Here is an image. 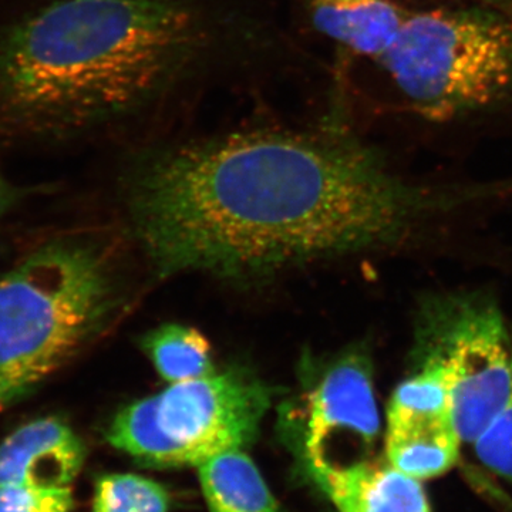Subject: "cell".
Masks as SVG:
<instances>
[{
  "mask_svg": "<svg viewBox=\"0 0 512 512\" xmlns=\"http://www.w3.org/2000/svg\"><path fill=\"white\" fill-rule=\"evenodd\" d=\"M137 238L161 275H244L379 247L429 194L343 128L248 130L163 148L128 183Z\"/></svg>",
  "mask_w": 512,
  "mask_h": 512,
  "instance_id": "obj_1",
  "label": "cell"
},
{
  "mask_svg": "<svg viewBox=\"0 0 512 512\" xmlns=\"http://www.w3.org/2000/svg\"><path fill=\"white\" fill-rule=\"evenodd\" d=\"M181 0H52L0 28V141L57 144L146 106L200 46Z\"/></svg>",
  "mask_w": 512,
  "mask_h": 512,
  "instance_id": "obj_2",
  "label": "cell"
},
{
  "mask_svg": "<svg viewBox=\"0 0 512 512\" xmlns=\"http://www.w3.org/2000/svg\"><path fill=\"white\" fill-rule=\"evenodd\" d=\"M116 306L106 256L56 238L0 276V396L23 399L103 329Z\"/></svg>",
  "mask_w": 512,
  "mask_h": 512,
  "instance_id": "obj_3",
  "label": "cell"
},
{
  "mask_svg": "<svg viewBox=\"0 0 512 512\" xmlns=\"http://www.w3.org/2000/svg\"><path fill=\"white\" fill-rule=\"evenodd\" d=\"M379 62L421 119H463L512 96V18L483 5L406 13Z\"/></svg>",
  "mask_w": 512,
  "mask_h": 512,
  "instance_id": "obj_4",
  "label": "cell"
},
{
  "mask_svg": "<svg viewBox=\"0 0 512 512\" xmlns=\"http://www.w3.org/2000/svg\"><path fill=\"white\" fill-rule=\"evenodd\" d=\"M414 362L443 370L458 436L467 444L493 423L512 387V335L490 296H433L421 306Z\"/></svg>",
  "mask_w": 512,
  "mask_h": 512,
  "instance_id": "obj_5",
  "label": "cell"
},
{
  "mask_svg": "<svg viewBox=\"0 0 512 512\" xmlns=\"http://www.w3.org/2000/svg\"><path fill=\"white\" fill-rule=\"evenodd\" d=\"M271 387L239 369L171 384L158 394L161 429L184 454L187 466L198 467L229 451L254 443L271 407Z\"/></svg>",
  "mask_w": 512,
  "mask_h": 512,
  "instance_id": "obj_6",
  "label": "cell"
},
{
  "mask_svg": "<svg viewBox=\"0 0 512 512\" xmlns=\"http://www.w3.org/2000/svg\"><path fill=\"white\" fill-rule=\"evenodd\" d=\"M413 365L387 407L386 456L397 470L423 481L456 466L463 441L443 370L427 360Z\"/></svg>",
  "mask_w": 512,
  "mask_h": 512,
  "instance_id": "obj_7",
  "label": "cell"
},
{
  "mask_svg": "<svg viewBox=\"0 0 512 512\" xmlns=\"http://www.w3.org/2000/svg\"><path fill=\"white\" fill-rule=\"evenodd\" d=\"M296 412L305 460H328L339 439L372 446L380 417L369 356L352 350L320 366L306 379Z\"/></svg>",
  "mask_w": 512,
  "mask_h": 512,
  "instance_id": "obj_8",
  "label": "cell"
},
{
  "mask_svg": "<svg viewBox=\"0 0 512 512\" xmlns=\"http://www.w3.org/2000/svg\"><path fill=\"white\" fill-rule=\"evenodd\" d=\"M306 468L339 512H431L417 478L386 464L360 460H305Z\"/></svg>",
  "mask_w": 512,
  "mask_h": 512,
  "instance_id": "obj_9",
  "label": "cell"
},
{
  "mask_svg": "<svg viewBox=\"0 0 512 512\" xmlns=\"http://www.w3.org/2000/svg\"><path fill=\"white\" fill-rule=\"evenodd\" d=\"M86 447L59 417L23 424L0 443V484L67 487L82 471Z\"/></svg>",
  "mask_w": 512,
  "mask_h": 512,
  "instance_id": "obj_10",
  "label": "cell"
},
{
  "mask_svg": "<svg viewBox=\"0 0 512 512\" xmlns=\"http://www.w3.org/2000/svg\"><path fill=\"white\" fill-rule=\"evenodd\" d=\"M306 5L320 33L377 60L392 46L406 18L392 0H306Z\"/></svg>",
  "mask_w": 512,
  "mask_h": 512,
  "instance_id": "obj_11",
  "label": "cell"
},
{
  "mask_svg": "<svg viewBox=\"0 0 512 512\" xmlns=\"http://www.w3.org/2000/svg\"><path fill=\"white\" fill-rule=\"evenodd\" d=\"M197 470L210 512H281L271 488L245 450L212 457Z\"/></svg>",
  "mask_w": 512,
  "mask_h": 512,
  "instance_id": "obj_12",
  "label": "cell"
},
{
  "mask_svg": "<svg viewBox=\"0 0 512 512\" xmlns=\"http://www.w3.org/2000/svg\"><path fill=\"white\" fill-rule=\"evenodd\" d=\"M107 441L128 456L156 466H187L184 454L165 436L157 417V397L128 404L114 416Z\"/></svg>",
  "mask_w": 512,
  "mask_h": 512,
  "instance_id": "obj_13",
  "label": "cell"
},
{
  "mask_svg": "<svg viewBox=\"0 0 512 512\" xmlns=\"http://www.w3.org/2000/svg\"><path fill=\"white\" fill-rule=\"evenodd\" d=\"M143 348L157 372L170 384L214 373L210 343L198 330L187 326H161L143 339Z\"/></svg>",
  "mask_w": 512,
  "mask_h": 512,
  "instance_id": "obj_14",
  "label": "cell"
},
{
  "mask_svg": "<svg viewBox=\"0 0 512 512\" xmlns=\"http://www.w3.org/2000/svg\"><path fill=\"white\" fill-rule=\"evenodd\" d=\"M163 485L137 474H107L94 490L93 512H168Z\"/></svg>",
  "mask_w": 512,
  "mask_h": 512,
  "instance_id": "obj_15",
  "label": "cell"
},
{
  "mask_svg": "<svg viewBox=\"0 0 512 512\" xmlns=\"http://www.w3.org/2000/svg\"><path fill=\"white\" fill-rule=\"evenodd\" d=\"M73 508L70 485L0 484V512H72Z\"/></svg>",
  "mask_w": 512,
  "mask_h": 512,
  "instance_id": "obj_16",
  "label": "cell"
},
{
  "mask_svg": "<svg viewBox=\"0 0 512 512\" xmlns=\"http://www.w3.org/2000/svg\"><path fill=\"white\" fill-rule=\"evenodd\" d=\"M473 446L483 466L512 483V387L504 409Z\"/></svg>",
  "mask_w": 512,
  "mask_h": 512,
  "instance_id": "obj_17",
  "label": "cell"
},
{
  "mask_svg": "<svg viewBox=\"0 0 512 512\" xmlns=\"http://www.w3.org/2000/svg\"><path fill=\"white\" fill-rule=\"evenodd\" d=\"M20 197V191L15 185L6 180L5 175L0 171V217L6 214L15 205Z\"/></svg>",
  "mask_w": 512,
  "mask_h": 512,
  "instance_id": "obj_18",
  "label": "cell"
},
{
  "mask_svg": "<svg viewBox=\"0 0 512 512\" xmlns=\"http://www.w3.org/2000/svg\"><path fill=\"white\" fill-rule=\"evenodd\" d=\"M473 2H478V5L488 6V8L501 10L512 18V0H473Z\"/></svg>",
  "mask_w": 512,
  "mask_h": 512,
  "instance_id": "obj_19",
  "label": "cell"
},
{
  "mask_svg": "<svg viewBox=\"0 0 512 512\" xmlns=\"http://www.w3.org/2000/svg\"><path fill=\"white\" fill-rule=\"evenodd\" d=\"M12 400L6 399V397L0 396V412H2L3 409H6V407L10 406L12 404Z\"/></svg>",
  "mask_w": 512,
  "mask_h": 512,
  "instance_id": "obj_20",
  "label": "cell"
}]
</instances>
